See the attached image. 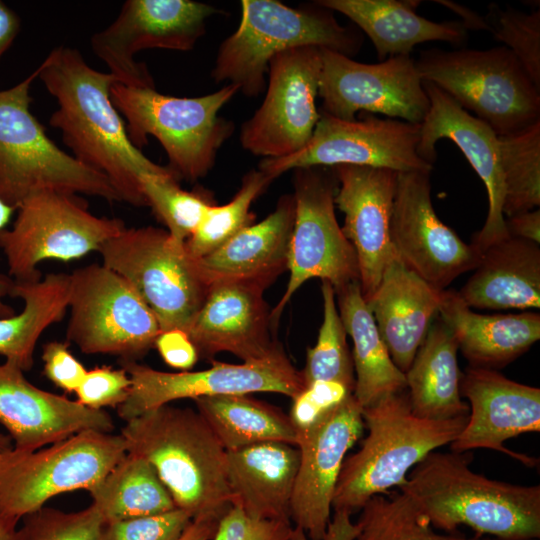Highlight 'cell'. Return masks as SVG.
Masks as SVG:
<instances>
[{"mask_svg": "<svg viewBox=\"0 0 540 540\" xmlns=\"http://www.w3.org/2000/svg\"><path fill=\"white\" fill-rule=\"evenodd\" d=\"M38 70V78L58 104L49 124L61 131L72 156L107 177L122 201L147 206L142 176L174 173L152 162L130 141L110 96L118 79L93 69L77 49L66 46L53 49Z\"/></svg>", "mask_w": 540, "mask_h": 540, "instance_id": "6da1fadb", "label": "cell"}, {"mask_svg": "<svg viewBox=\"0 0 540 540\" xmlns=\"http://www.w3.org/2000/svg\"><path fill=\"white\" fill-rule=\"evenodd\" d=\"M468 452L429 453L399 490L409 495L436 530L460 525L501 540L540 537V486L489 479L469 467Z\"/></svg>", "mask_w": 540, "mask_h": 540, "instance_id": "7a4b0ae2", "label": "cell"}, {"mask_svg": "<svg viewBox=\"0 0 540 540\" xmlns=\"http://www.w3.org/2000/svg\"><path fill=\"white\" fill-rule=\"evenodd\" d=\"M120 435L192 520H219L231 507L226 450L197 410L162 405L126 421Z\"/></svg>", "mask_w": 540, "mask_h": 540, "instance_id": "3957f363", "label": "cell"}, {"mask_svg": "<svg viewBox=\"0 0 540 540\" xmlns=\"http://www.w3.org/2000/svg\"><path fill=\"white\" fill-rule=\"evenodd\" d=\"M405 391L362 408L368 435L359 450L343 461L332 509L350 514L373 496L400 487L407 473L437 448L451 444L468 416L430 420L416 416Z\"/></svg>", "mask_w": 540, "mask_h": 540, "instance_id": "277c9868", "label": "cell"}, {"mask_svg": "<svg viewBox=\"0 0 540 540\" xmlns=\"http://www.w3.org/2000/svg\"><path fill=\"white\" fill-rule=\"evenodd\" d=\"M240 5L239 26L221 43L211 77L229 81L246 96L262 91L269 63L281 52L315 46L351 58L362 46L358 31L342 26L333 11L316 2L296 9L275 0Z\"/></svg>", "mask_w": 540, "mask_h": 540, "instance_id": "5b68a950", "label": "cell"}, {"mask_svg": "<svg viewBox=\"0 0 540 540\" xmlns=\"http://www.w3.org/2000/svg\"><path fill=\"white\" fill-rule=\"evenodd\" d=\"M237 92L239 88L229 83L201 97H176L115 82L110 96L127 121L132 144L140 150L148 136L155 137L167 154V167L179 180L194 182L212 169L233 133V123L218 114Z\"/></svg>", "mask_w": 540, "mask_h": 540, "instance_id": "8992f818", "label": "cell"}, {"mask_svg": "<svg viewBox=\"0 0 540 540\" xmlns=\"http://www.w3.org/2000/svg\"><path fill=\"white\" fill-rule=\"evenodd\" d=\"M38 73L0 90V198L15 208L41 191L122 201L107 177L60 149L31 113L30 88Z\"/></svg>", "mask_w": 540, "mask_h": 540, "instance_id": "52a82bcc", "label": "cell"}, {"mask_svg": "<svg viewBox=\"0 0 540 540\" xmlns=\"http://www.w3.org/2000/svg\"><path fill=\"white\" fill-rule=\"evenodd\" d=\"M424 82L440 88L498 136L540 121V88L505 46L485 50L431 48L415 60Z\"/></svg>", "mask_w": 540, "mask_h": 540, "instance_id": "ba28073f", "label": "cell"}, {"mask_svg": "<svg viewBox=\"0 0 540 540\" xmlns=\"http://www.w3.org/2000/svg\"><path fill=\"white\" fill-rule=\"evenodd\" d=\"M126 454L120 434L94 430L31 452H0V518L18 525L57 495L88 491Z\"/></svg>", "mask_w": 540, "mask_h": 540, "instance_id": "9c48e42d", "label": "cell"}, {"mask_svg": "<svg viewBox=\"0 0 540 540\" xmlns=\"http://www.w3.org/2000/svg\"><path fill=\"white\" fill-rule=\"evenodd\" d=\"M125 228L121 219L93 215L77 194L41 191L17 206L12 225L0 231V249L9 277L33 282L41 279L42 261L68 262L98 252Z\"/></svg>", "mask_w": 540, "mask_h": 540, "instance_id": "30bf717a", "label": "cell"}, {"mask_svg": "<svg viewBox=\"0 0 540 540\" xmlns=\"http://www.w3.org/2000/svg\"><path fill=\"white\" fill-rule=\"evenodd\" d=\"M102 264L125 278L155 315L161 332L186 330L208 287L184 242L166 229L125 228L98 250Z\"/></svg>", "mask_w": 540, "mask_h": 540, "instance_id": "8fae6325", "label": "cell"}, {"mask_svg": "<svg viewBox=\"0 0 540 540\" xmlns=\"http://www.w3.org/2000/svg\"><path fill=\"white\" fill-rule=\"evenodd\" d=\"M66 338L85 354L138 362L154 347L159 323L134 287L103 264L69 274Z\"/></svg>", "mask_w": 540, "mask_h": 540, "instance_id": "7c38bea8", "label": "cell"}, {"mask_svg": "<svg viewBox=\"0 0 540 540\" xmlns=\"http://www.w3.org/2000/svg\"><path fill=\"white\" fill-rule=\"evenodd\" d=\"M295 217L289 243L286 290L270 312L276 328L284 307L309 279L320 278L338 290L359 281L355 250L335 215L338 181L331 167L294 169Z\"/></svg>", "mask_w": 540, "mask_h": 540, "instance_id": "4fadbf2b", "label": "cell"}, {"mask_svg": "<svg viewBox=\"0 0 540 540\" xmlns=\"http://www.w3.org/2000/svg\"><path fill=\"white\" fill-rule=\"evenodd\" d=\"M199 371L164 372L139 362H120L131 380L126 400L116 409L125 422L180 399L220 395L277 393L292 399L306 384L302 371L277 342L264 357L239 364L210 361Z\"/></svg>", "mask_w": 540, "mask_h": 540, "instance_id": "5bb4252c", "label": "cell"}, {"mask_svg": "<svg viewBox=\"0 0 540 540\" xmlns=\"http://www.w3.org/2000/svg\"><path fill=\"white\" fill-rule=\"evenodd\" d=\"M352 121L320 113L308 143L282 158H264L258 169L273 179L284 172L307 167L356 165L396 172H432L433 165L417 153L420 124L360 113Z\"/></svg>", "mask_w": 540, "mask_h": 540, "instance_id": "9a60e30c", "label": "cell"}, {"mask_svg": "<svg viewBox=\"0 0 540 540\" xmlns=\"http://www.w3.org/2000/svg\"><path fill=\"white\" fill-rule=\"evenodd\" d=\"M192 0H127L117 18L91 37V48L122 84L155 88L135 55L145 49L189 51L206 31V21L220 13Z\"/></svg>", "mask_w": 540, "mask_h": 540, "instance_id": "2e32d148", "label": "cell"}, {"mask_svg": "<svg viewBox=\"0 0 540 540\" xmlns=\"http://www.w3.org/2000/svg\"><path fill=\"white\" fill-rule=\"evenodd\" d=\"M321 69L322 48L315 46L292 48L272 58L264 101L241 127L245 150L282 158L308 143L321 117L316 105Z\"/></svg>", "mask_w": 540, "mask_h": 540, "instance_id": "e0dca14e", "label": "cell"}, {"mask_svg": "<svg viewBox=\"0 0 540 540\" xmlns=\"http://www.w3.org/2000/svg\"><path fill=\"white\" fill-rule=\"evenodd\" d=\"M318 96L320 113L346 121L360 112L421 124L430 106L411 55L365 64L322 48Z\"/></svg>", "mask_w": 540, "mask_h": 540, "instance_id": "ac0fdd59", "label": "cell"}, {"mask_svg": "<svg viewBox=\"0 0 540 540\" xmlns=\"http://www.w3.org/2000/svg\"><path fill=\"white\" fill-rule=\"evenodd\" d=\"M431 172H399L390 220V239L403 265L436 289L474 270L481 254L437 216Z\"/></svg>", "mask_w": 540, "mask_h": 540, "instance_id": "d6986e66", "label": "cell"}, {"mask_svg": "<svg viewBox=\"0 0 540 540\" xmlns=\"http://www.w3.org/2000/svg\"><path fill=\"white\" fill-rule=\"evenodd\" d=\"M363 430L362 407L351 395L297 431L300 459L290 518L310 540H323L325 536L343 461Z\"/></svg>", "mask_w": 540, "mask_h": 540, "instance_id": "ffe728a7", "label": "cell"}, {"mask_svg": "<svg viewBox=\"0 0 540 540\" xmlns=\"http://www.w3.org/2000/svg\"><path fill=\"white\" fill-rule=\"evenodd\" d=\"M423 86L430 106L420 124L417 153L433 165L437 158L436 143L447 138L456 144L483 181L488 196V213L483 227L471 241L481 254L492 244L509 237L502 211L504 180L499 136L434 84L423 81Z\"/></svg>", "mask_w": 540, "mask_h": 540, "instance_id": "44dd1931", "label": "cell"}, {"mask_svg": "<svg viewBox=\"0 0 540 540\" xmlns=\"http://www.w3.org/2000/svg\"><path fill=\"white\" fill-rule=\"evenodd\" d=\"M331 168L338 181L334 202L345 215L342 231L355 250L359 286L368 301L398 258L390 239L398 172L347 164Z\"/></svg>", "mask_w": 540, "mask_h": 540, "instance_id": "7402d4cb", "label": "cell"}, {"mask_svg": "<svg viewBox=\"0 0 540 540\" xmlns=\"http://www.w3.org/2000/svg\"><path fill=\"white\" fill-rule=\"evenodd\" d=\"M461 396L469 401V416L450 444L451 451H499L527 466L536 459L505 448L518 435L540 431V389L508 379L493 369L469 366L462 374Z\"/></svg>", "mask_w": 540, "mask_h": 540, "instance_id": "603a6c76", "label": "cell"}, {"mask_svg": "<svg viewBox=\"0 0 540 540\" xmlns=\"http://www.w3.org/2000/svg\"><path fill=\"white\" fill-rule=\"evenodd\" d=\"M0 423L18 452L35 451L82 431L112 433L115 428L105 410L38 388L10 361L0 364Z\"/></svg>", "mask_w": 540, "mask_h": 540, "instance_id": "cb8c5ba5", "label": "cell"}, {"mask_svg": "<svg viewBox=\"0 0 540 540\" xmlns=\"http://www.w3.org/2000/svg\"><path fill=\"white\" fill-rule=\"evenodd\" d=\"M264 287L248 282H221L208 288L206 298L185 330L199 358L212 360L228 352L242 361L257 360L277 341L271 337L270 311Z\"/></svg>", "mask_w": 540, "mask_h": 540, "instance_id": "d4e9b609", "label": "cell"}, {"mask_svg": "<svg viewBox=\"0 0 540 540\" xmlns=\"http://www.w3.org/2000/svg\"><path fill=\"white\" fill-rule=\"evenodd\" d=\"M294 217L293 195H284L265 219L246 227L212 253L195 259L206 286L248 282L268 287L287 269Z\"/></svg>", "mask_w": 540, "mask_h": 540, "instance_id": "484cf974", "label": "cell"}, {"mask_svg": "<svg viewBox=\"0 0 540 540\" xmlns=\"http://www.w3.org/2000/svg\"><path fill=\"white\" fill-rule=\"evenodd\" d=\"M441 291L397 258L385 269L367 306L394 364L405 373L438 314Z\"/></svg>", "mask_w": 540, "mask_h": 540, "instance_id": "4316f807", "label": "cell"}, {"mask_svg": "<svg viewBox=\"0 0 540 540\" xmlns=\"http://www.w3.org/2000/svg\"><path fill=\"white\" fill-rule=\"evenodd\" d=\"M299 459L297 446L277 441L226 451L232 505L253 518L290 520Z\"/></svg>", "mask_w": 540, "mask_h": 540, "instance_id": "83f0119b", "label": "cell"}, {"mask_svg": "<svg viewBox=\"0 0 540 540\" xmlns=\"http://www.w3.org/2000/svg\"><path fill=\"white\" fill-rule=\"evenodd\" d=\"M438 314L472 367H505L540 339L539 313L479 314L454 290L441 291Z\"/></svg>", "mask_w": 540, "mask_h": 540, "instance_id": "f1b7e54d", "label": "cell"}, {"mask_svg": "<svg viewBox=\"0 0 540 540\" xmlns=\"http://www.w3.org/2000/svg\"><path fill=\"white\" fill-rule=\"evenodd\" d=\"M318 5L349 18L371 40L380 61L411 55L428 41L463 45L468 30L461 21L434 22L417 14L415 0H318Z\"/></svg>", "mask_w": 540, "mask_h": 540, "instance_id": "f546056e", "label": "cell"}, {"mask_svg": "<svg viewBox=\"0 0 540 540\" xmlns=\"http://www.w3.org/2000/svg\"><path fill=\"white\" fill-rule=\"evenodd\" d=\"M457 293L470 308H539V244L512 236L492 244Z\"/></svg>", "mask_w": 540, "mask_h": 540, "instance_id": "4dcf8cb0", "label": "cell"}, {"mask_svg": "<svg viewBox=\"0 0 540 540\" xmlns=\"http://www.w3.org/2000/svg\"><path fill=\"white\" fill-rule=\"evenodd\" d=\"M457 341L439 318L432 323L404 373L412 412L424 419L449 420L469 415L462 400Z\"/></svg>", "mask_w": 540, "mask_h": 540, "instance_id": "1f68e13d", "label": "cell"}, {"mask_svg": "<svg viewBox=\"0 0 540 540\" xmlns=\"http://www.w3.org/2000/svg\"><path fill=\"white\" fill-rule=\"evenodd\" d=\"M340 318L353 342L354 397L362 408L406 390L404 373L392 361L365 302L359 282L335 291Z\"/></svg>", "mask_w": 540, "mask_h": 540, "instance_id": "d6a6232c", "label": "cell"}, {"mask_svg": "<svg viewBox=\"0 0 540 540\" xmlns=\"http://www.w3.org/2000/svg\"><path fill=\"white\" fill-rule=\"evenodd\" d=\"M10 296L20 298L19 314L0 318V355L24 372L34 364V351L43 332L61 321L69 302V274L52 273L38 281H14Z\"/></svg>", "mask_w": 540, "mask_h": 540, "instance_id": "836d02e7", "label": "cell"}, {"mask_svg": "<svg viewBox=\"0 0 540 540\" xmlns=\"http://www.w3.org/2000/svg\"><path fill=\"white\" fill-rule=\"evenodd\" d=\"M197 412L226 451L277 441L296 446L297 430L279 407L249 394L194 399Z\"/></svg>", "mask_w": 540, "mask_h": 540, "instance_id": "e575fe53", "label": "cell"}, {"mask_svg": "<svg viewBox=\"0 0 540 540\" xmlns=\"http://www.w3.org/2000/svg\"><path fill=\"white\" fill-rule=\"evenodd\" d=\"M88 492L105 524L176 508L153 466L129 453Z\"/></svg>", "mask_w": 540, "mask_h": 540, "instance_id": "d590c367", "label": "cell"}, {"mask_svg": "<svg viewBox=\"0 0 540 540\" xmlns=\"http://www.w3.org/2000/svg\"><path fill=\"white\" fill-rule=\"evenodd\" d=\"M388 494L371 497L360 509L355 540H481L457 531L439 533L409 495Z\"/></svg>", "mask_w": 540, "mask_h": 540, "instance_id": "8d00e7d4", "label": "cell"}, {"mask_svg": "<svg viewBox=\"0 0 540 540\" xmlns=\"http://www.w3.org/2000/svg\"><path fill=\"white\" fill-rule=\"evenodd\" d=\"M504 180L503 215L534 210L540 205V121L499 136Z\"/></svg>", "mask_w": 540, "mask_h": 540, "instance_id": "74e56055", "label": "cell"}, {"mask_svg": "<svg viewBox=\"0 0 540 540\" xmlns=\"http://www.w3.org/2000/svg\"><path fill=\"white\" fill-rule=\"evenodd\" d=\"M274 179L261 170L247 172L234 197L224 205H210L192 233L184 242L193 259L202 258L223 246L240 231L254 224L252 203Z\"/></svg>", "mask_w": 540, "mask_h": 540, "instance_id": "f35d334b", "label": "cell"}, {"mask_svg": "<svg viewBox=\"0 0 540 540\" xmlns=\"http://www.w3.org/2000/svg\"><path fill=\"white\" fill-rule=\"evenodd\" d=\"M323 322L315 346L307 350L302 375L306 387L315 382H335L354 393L355 373L346 330L336 306L332 284L322 280Z\"/></svg>", "mask_w": 540, "mask_h": 540, "instance_id": "ab89813d", "label": "cell"}, {"mask_svg": "<svg viewBox=\"0 0 540 540\" xmlns=\"http://www.w3.org/2000/svg\"><path fill=\"white\" fill-rule=\"evenodd\" d=\"M174 174H146L141 187L150 206L175 240L185 242L199 225L204 212L215 204L203 189L184 190Z\"/></svg>", "mask_w": 540, "mask_h": 540, "instance_id": "60d3db41", "label": "cell"}, {"mask_svg": "<svg viewBox=\"0 0 540 540\" xmlns=\"http://www.w3.org/2000/svg\"><path fill=\"white\" fill-rule=\"evenodd\" d=\"M483 18L487 31L513 52L540 88V11L526 13L510 6L503 9L490 4Z\"/></svg>", "mask_w": 540, "mask_h": 540, "instance_id": "b9f144b4", "label": "cell"}, {"mask_svg": "<svg viewBox=\"0 0 540 540\" xmlns=\"http://www.w3.org/2000/svg\"><path fill=\"white\" fill-rule=\"evenodd\" d=\"M22 520L25 540H102L105 525L92 503L76 512L43 507Z\"/></svg>", "mask_w": 540, "mask_h": 540, "instance_id": "7bdbcfd3", "label": "cell"}, {"mask_svg": "<svg viewBox=\"0 0 540 540\" xmlns=\"http://www.w3.org/2000/svg\"><path fill=\"white\" fill-rule=\"evenodd\" d=\"M192 518L175 508L168 512L106 523L102 540H179Z\"/></svg>", "mask_w": 540, "mask_h": 540, "instance_id": "ee69618b", "label": "cell"}, {"mask_svg": "<svg viewBox=\"0 0 540 540\" xmlns=\"http://www.w3.org/2000/svg\"><path fill=\"white\" fill-rule=\"evenodd\" d=\"M294 532L290 520L253 518L231 505L219 519L211 540H289Z\"/></svg>", "mask_w": 540, "mask_h": 540, "instance_id": "f6af8a7d", "label": "cell"}, {"mask_svg": "<svg viewBox=\"0 0 540 540\" xmlns=\"http://www.w3.org/2000/svg\"><path fill=\"white\" fill-rule=\"evenodd\" d=\"M130 387V377L122 367L100 366L87 370L75 393L79 403L100 410L117 408L126 400Z\"/></svg>", "mask_w": 540, "mask_h": 540, "instance_id": "bcb514c9", "label": "cell"}, {"mask_svg": "<svg viewBox=\"0 0 540 540\" xmlns=\"http://www.w3.org/2000/svg\"><path fill=\"white\" fill-rule=\"evenodd\" d=\"M351 395L353 392L339 383H312L292 399L289 417L297 431L305 429Z\"/></svg>", "mask_w": 540, "mask_h": 540, "instance_id": "7dc6e473", "label": "cell"}, {"mask_svg": "<svg viewBox=\"0 0 540 540\" xmlns=\"http://www.w3.org/2000/svg\"><path fill=\"white\" fill-rule=\"evenodd\" d=\"M41 357L44 375L65 392H75L87 370L71 353L68 342H47Z\"/></svg>", "mask_w": 540, "mask_h": 540, "instance_id": "c3c4849f", "label": "cell"}, {"mask_svg": "<svg viewBox=\"0 0 540 540\" xmlns=\"http://www.w3.org/2000/svg\"><path fill=\"white\" fill-rule=\"evenodd\" d=\"M154 347L168 366L181 371H189L199 359L196 347L181 329L160 332Z\"/></svg>", "mask_w": 540, "mask_h": 540, "instance_id": "681fc988", "label": "cell"}, {"mask_svg": "<svg viewBox=\"0 0 540 540\" xmlns=\"http://www.w3.org/2000/svg\"><path fill=\"white\" fill-rule=\"evenodd\" d=\"M509 236L540 243V210L534 209L505 218Z\"/></svg>", "mask_w": 540, "mask_h": 540, "instance_id": "f907efd6", "label": "cell"}, {"mask_svg": "<svg viewBox=\"0 0 540 540\" xmlns=\"http://www.w3.org/2000/svg\"><path fill=\"white\" fill-rule=\"evenodd\" d=\"M15 212V207L8 205L0 198V231L9 225ZM13 282L14 280L12 278L0 275V318L10 317L16 314L14 308L5 301V298L10 296Z\"/></svg>", "mask_w": 540, "mask_h": 540, "instance_id": "816d5d0a", "label": "cell"}, {"mask_svg": "<svg viewBox=\"0 0 540 540\" xmlns=\"http://www.w3.org/2000/svg\"><path fill=\"white\" fill-rule=\"evenodd\" d=\"M20 31L18 15L0 1V59L10 48Z\"/></svg>", "mask_w": 540, "mask_h": 540, "instance_id": "f5cc1de1", "label": "cell"}, {"mask_svg": "<svg viewBox=\"0 0 540 540\" xmlns=\"http://www.w3.org/2000/svg\"><path fill=\"white\" fill-rule=\"evenodd\" d=\"M356 524L351 521V514L345 511H334L323 540H355Z\"/></svg>", "mask_w": 540, "mask_h": 540, "instance_id": "db71d44e", "label": "cell"}, {"mask_svg": "<svg viewBox=\"0 0 540 540\" xmlns=\"http://www.w3.org/2000/svg\"><path fill=\"white\" fill-rule=\"evenodd\" d=\"M219 520L194 519L185 529L179 540H211Z\"/></svg>", "mask_w": 540, "mask_h": 540, "instance_id": "11a10c76", "label": "cell"}, {"mask_svg": "<svg viewBox=\"0 0 540 540\" xmlns=\"http://www.w3.org/2000/svg\"><path fill=\"white\" fill-rule=\"evenodd\" d=\"M437 2L456 11L455 13H457L462 18L461 22L465 25L467 30L473 29V30L487 31V25L484 21V18L479 16L475 12H472L466 7L460 6L458 4H455L449 1H437Z\"/></svg>", "mask_w": 540, "mask_h": 540, "instance_id": "9f6ffc18", "label": "cell"}, {"mask_svg": "<svg viewBox=\"0 0 540 540\" xmlns=\"http://www.w3.org/2000/svg\"><path fill=\"white\" fill-rule=\"evenodd\" d=\"M0 518V540H25L22 527Z\"/></svg>", "mask_w": 540, "mask_h": 540, "instance_id": "6f0895ef", "label": "cell"}, {"mask_svg": "<svg viewBox=\"0 0 540 540\" xmlns=\"http://www.w3.org/2000/svg\"><path fill=\"white\" fill-rule=\"evenodd\" d=\"M13 447V443L9 435L0 432V452H5Z\"/></svg>", "mask_w": 540, "mask_h": 540, "instance_id": "680465c9", "label": "cell"}, {"mask_svg": "<svg viewBox=\"0 0 540 540\" xmlns=\"http://www.w3.org/2000/svg\"><path fill=\"white\" fill-rule=\"evenodd\" d=\"M289 540H309L307 535L299 528L295 527V532Z\"/></svg>", "mask_w": 540, "mask_h": 540, "instance_id": "91938a15", "label": "cell"}, {"mask_svg": "<svg viewBox=\"0 0 540 540\" xmlns=\"http://www.w3.org/2000/svg\"><path fill=\"white\" fill-rule=\"evenodd\" d=\"M481 540H501V539L490 537V536H481Z\"/></svg>", "mask_w": 540, "mask_h": 540, "instance_id": "94428289", "label": "cell"}]
</instances>
